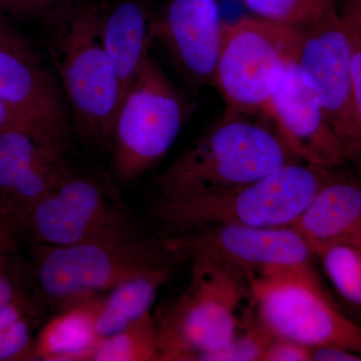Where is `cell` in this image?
<instances>
[{
  "instance_id": "obj_1",
  "label": "cell",
  "mask_w": 361,
  "mask_h": 361,
  "mask_svg": "<svg viewBox=\"0 0 361 361\" xmlns=\"http://www.w3.org/2000/svg\"><path fill=\"white\" fill-rule=\"evenodd\" d=\"M297 161L264 113L224 114L157 178L159 198L231 191Z\"/></svg>"
},
{
  "instance_id": "obj_2",
  "label": "cell",
  "mask_w": 361,
  "mask_h": 361,
  "mask_svg": "<svg viewBox=\"0 0 361 361\" xmlns=\"http://www.w3.org/2000/svg\"><path fill=\"white\" fill-rule=\"evenodd\" d=\"M33 275L45 300L59 308L101 295L123 282L172 274L182 259L144 235L68 246L33 244Z\"/></svg>"
},
{
  "instance_id": "obj_3",
  "label": "cell",
  "mask_w": 361,
  "mask_h": 361,
  "mask_svg": "<svg viewBox=\"0 0 361 361\" xmlns=\"http://www.w3.org/2000/svg\"><path fill=\"white\" fill-rule=\"evenodd\" d=\"M329 170L297 161L231 191L158 198L152 212L172 234L216 224L293 227Z\"/></svg>"
},
{
  "instance_id": "obj_4",
  "label": "cell",
  "mask_w": 361,
  "mask_h": 361,
  "mask_svg": "<svg viewBox=\"0 0 361 361\" xmlns=\"http://www.w3.org/2000/svg\"><path fill=\"white\" fill-rule=\"evenodd\" d=\"M102 9L75 0L54 51L73 127L82 141L111 152L123 92L99 33Z\"/></svg>"
},
{
  "instance_id": "obj_5",
  "label": "cell",
  "mask_w": 361,
  "mask_h": 361,
  "mask_svg": "<svg viewBox=\"0 0 361 361\" xmlns=\"http://www.w3.org/2000/svg\"><path fill=\"white\" fill-rule=\"evenodd\" d=\"M189 284L155 317L160 361H205L236 334L248 300V278L212 261L192 259Z\"/></svg>"
},
{
  "instance_id": "obj_6",
  "label": "cell",
  "mask_w": 361,
  "mask_h": 361,
  "mask_svg": "<svg viewBox=\"0 0 361 361\" xmlns=\"http://www.w3.org/2000/svg\"><path fill=\"white\" fill-rule=\"evenodd\" d=\"M33 244L68 246L142 234L108 180L71 168L14 222Z\"/></svg>"
},
{
  "instance_id": "obj_7",
  "label": "cell",
  "mask_w": 361,
  "mask_h": 361,
  "mask_svg": "<svg viewBox=\"0 0 361 361\" xmlns=\"http://www.w3.org/2000/svg\"><path fill=\"white\" fill-rule=\"evenodd\" d=\"M303 30L259 18L224 25L213 84L227 115L263 113L295 65Z\"/></svg>"
},
{
  "instance_id": "obj_8",
  "label": "cell",
  "mask_w": 361,
  "mask_h": 361,
  "mask_svg": "<svg viewBox=\"0 0 361 361\" xmlns=\"http://www.w3.org/2000/svg\"><path fill=\"white\" fill-rule=\"evenodd\" d=\"M248 300L275 337L310 348L342 346L361 355V326L336 310L312 266L251 278Z\"/></svg>"
},
{
  "instance_id": "obj_9",
  "label": "cell",
  "mask_w": 361,
  "mask_h": 361,
  "mask_svg": "<svg viewBox=\"0 0 361 361\" xmlns=\"http://www.w3.org/2000/svg\"><path fill=\"white\" fill-rule=\"evenodd\" d=\"M184 120L182 99L151 58L126 92L111 135L116 178L132 183L151 170L177 140Z\"/></svg>"
},
{
  "instance_id": "obj_10",
  "label": "cell",
  "mask_w": 361,
  "mask_h": 361,
  "mask_svg": "<svg viewBox=\"0 0 361 361\" xmlns=\"http://www.w3.org/2000/svg\"><path fill=\"white\" fill-rule=\"evenodd\" d=\"M165 245L182 260L212 261L248 278L311 266L314 252L293 227L202 226L172 234Z\"/></svg>"
},
{
  "instance_id": "obj_11",
  "label": "cell",
  "mask_w": 361,
  "mask_h": 361,
  "mask_svg": "<svg viewBox=\"0 0 361 361\" xmlns=\"http://www.w3.org/2000/svg\"><path fill=\"white\" fill-rule=\"evenodd\" d=\"M353 42L336 11L303 30L296 61L299 77L317 97L346 161L357 170L360 137L353 78Z\"/></svg>"
},
{
  "instance_id": "obj_12",
  "label": "cell",
  "mask_w": 361,
  "mask_h": 361,
  "mask_svg": "<svg viewBox=\"0 0 361 361\" xmlns=\"http://www.w3.org/2000/svg\"><path fill=\"white\" fill-rule=\"evenodd\" d=\"M71 130L27 120L0 130V211L11 222L73 168Z\"/></svg>"
},
{
  "instance_id": "obj_13",
  "label": "cell",
  "mask_w": 361,
  "mask_h": 361,
  "mask_svg": "<svg viewBox=\"0 0 361 361\" xmlns=\"http://www.w3.org/2000/svg\"><path fill=\"white\" fill-rule=\"evenodd\" d=\"M224 23L216 0H167L156 16V39L191 84H211L222 47Z\"/></svg>"
},
{
  "instance_id": "obj_14",
  "label": "cell",
  "mask_w": 361,
  "mask_h": 361,
  "mask_svg": "<svg viewBox=\"0 0 361 361\" xmlns=\"http://www.w3.org/2000/svg\"><path fill=\"white\" fill-rule=\"evenodd\" d=\"M263 113L274 123L299 160L322 169H338L348 164L322 104L303 84L296 63L287 73Z\"/></svg>"
},
{
  "instance_id": "obj_15",
  "label": "cell",
  "mask_w": 361,
  "mask_h": 361,
  "mask_svg": "<svg viewBox=\"0 0 361 361\" xmlns=\"http://www.w3.org/2000/svg\"><path fill=\"white\" fill-rule=\"evenodd\" d=\"M0 101L30 122L71 125L63 89L32 51L0 45Z\"/></svg>"
},
{
  "instance_id": "obj_16",
  "label": "cell",
  "mask_w": 361,
  "mask_h": 361,
  "mask_svg": "<svg viewBox=\"0 0 361 361\" xmlns=\"http://www.w3.org/2000/svg\"><path fill=\"white\" fill-rule=\"evenodd\" d=\"M294 229L314 254L323 247L361 234V175L331 169Z\"/></svg>"
},
{
  "instance_id": "obj_17",
  "label": "cell",
  "mask_w": 361,
  "mask_h": 361,
  "mask_svg": "<svg viewBox=\"0 0 361 361\" xmlns=\"http://www.w3.org/2000/svg\"><path fill=\"white\" fill-rule=\"evenodd\" d=\"M156 16L139 0H122L106 11L102 9V42L122 85L123 96L149 59L156 39Z\"/></svg>"
},
{
  "instance_id": "obj_18",
  "label": "cell",
  "mask_w": 361,
  "mask_h": 361,
  "mask_svg": "<svg viewBox=\"0 0 361 361\" xmlns=\"http://www.w3.org/2000/svg\"><path fill=\"white\" fill-rule=\"evenodd\" d=\"M99 297H90L59 308L58 314L37 332L33 360H90L99 341L96 317Z\"/></svg>"
},
{
  "instance_id": "obj_19",
  "label": "cell",
  "mask_w": 361,
  "mask_h": 361,
  "mask_svg": "<svg viewBox=\"0 0 361 361\" xmlns=\"http://www.w3.org/2000/svg\"><path fill=\"white\" fill-rule=\"evenodd\" d=\"M170 277L171 274L163 273L135 278L114 287L106 295H101L96 317L99 341L152 313L159 290Z\"/></svg>"
},
{
  "instance_id": "obj_20",
  "label": "cell",
  "mask_w": 361,
  "mask_h": 361,
  "mask_svg": "<svg viewBox=\"0 0 361 361\" xmlns=\"http://www.w3.org/2000/svg\"><path fill=\"white\" fill-rule=\"evenodd\" d=\"M40 310L23 291L0 310V361L32 360Z\"/></svg>"
},
{
  "instance_id": "obj_21",
  "label": "cell",
  "mask_w": 361,
  "mask_h": 361,
  "mask_svg": "<svg viewBox=\"0 0 361 361\" xmlns=\"http://www.w3.org/2000/svg\"><path fill=\"white\" fill-rule=\"evenodd\" d=\"M90 360L160 361L153 313L97 341Z\"/></svg>"
},
{
  "instance_id": "obj_22",
  "label": "cell",
  "mask_w": 361,
  "mask_h": 361,
  "mask_svg": "<svg viewBox=\"0 0 361 361\" xmlns=\"http://www.w3.org/2000/svg\"><path fill=\"white\" fill-rule=\"evenodd\" d=\"M316 257L343 298L361 308V249L350 243H334L316 251Z\"/></svg>"
},
{
  "instance_id": "obj_23",
  "label": "cell",
  "mask_w": 361,
  "mask_h": 361,
  "mask_svg": "<svg viewBox=\"0 0 361 361\" xmlns=\"http://www.w3.org/2000/svg\"><path fill=\"white\" fill-rule=\"evenodd\" d=\"M259 18L294 27H308L337 11V0H243Z\"/></svg>"
},
{
  "instance_id": "obj_24",
  "label": "cell",
  "mask_w": 361,
  "mask_h": 361,
  "mask_svg": "<svg viewBox=\"0 0 361 361\" xmlns=\"http://www.w3.org/2000/svg\"><path fill=\"white\" fill-rule=\"evenodd\" d=\"M274 338L249 305L240 314L238 329L231 341L207 356L205 361H262L266 349Z\"/></svg>"
},
{
  "instance_id": "obj_25",
  "label": "cell",
  "mask_w": 361,
  "mask_h": 361,
  "mask_svg": "<svg viewBox=\"0 0 361 361\" xmlns=\"http://www.w3.org/2000/svg\"><path fill=\"white\" fill-rule=\"evenodd\" d=\"M75 0H0V13L63 23Z\"/></svg>"
},
{
  "instance_id": "obj_26",
  "label": "cell",
  "mask_w": 361,
  "mask_h": 361,
  "mask_svg": "<svg viewBox=\"0 0 361 361\" xmlns=\"http://www.w3.org/2000/svg\"><path fill=\"white\" fill-rule=\"evenodd\" d=\"M16 231V226L0 213V310L20 290L16 283L13 267Z\"/></svg>"
},
{
  "instance_id": "obj_27",
  "label": "cell",
  "mask_w": 361,
  "mask_h": 361,
  "mask_svg": "<svg viewBox=\"0 0 361 361\" xmlns=\"http://www.w3.org/2000/svg\"><path fill=\"white\" fill-rule=\"evenodd\" d=\"M312 348L284 338L275 337L266 349L262 361H311Z\"/></svg>"
},
{
  "instance_id": "obj_28",
  "label": "cell",
  "mask_w": 361,
  "mask_h": 361,
  "mask_svg": "<svg viewBox=\"0 0 361 361\" xmlns=\"http://www.w3.org/2000/svg\"><path fill=\"white\" fill-rule=\"evenodd\" d=\"M351 39H353V90H355L356 115H357L358 129H360V161L357 172L358 174L361 175V42L353 37H351Z\"/></svg>"
},
{
  "instance_id": "obj_29",
  "label": "cell",
  "mask_w": 361,
  "mask_h": 361,
  "mask_svg": "<svg viewBox=\"0 0 361 361\" xmlns=\"http://www.w3.org/2000/svg\"><path fill=\"white\" fill-rule=\"evenodd\" d=\"M313 361H361V355L338 345H320L312 348Z\"/></svg>"
},
{
  "instance_id": "obj_30",
  "label": "cell",
  "mask_w": 361,
  "mask_h": 361,
  "mask_svg": "<svg viewBox=\"0 0 361 361\" xmlns=\"http://www.w3.org/2000/svg\"><path fill=\"white\" fill-rule=\"evenodd\" d=\"M341 16L350 35L361 37V0H346Z\"/></svg>"
},
{
  "instance_id": "obj_31",
  "label": "cell",
  "mask_w": 361,
  "mask_h": 361,
  "mask_svg": "<svg viewBox=\"0 0 361 361\" xmlns=\"http://www.w3.org/2000/svg\"><path fill=\"white\" fill-rule=\"evenodd\" d=\"M0 45L13 47L20 51H32L30 44L20 33L16 32L11 26L7 25L4 20H0Z\"/></svg>"
},
{
  "instance_id": "obj_32",
  "label": "cell",
  "mask_w": 361,
  "mask_h": 361,
  "mask_svg": "<svg viewBox=\"0 0 361 361\" xmlns=\"http://www.w3.org/2000/svg\"><path fill=\"white\" fill-rule=\"evenodd\" d=\"M25 120L21 118L20 116L16 115L14 111H11L6 104L0 101V130L6 129L8 126L18 122V121Z\"/></svg>"
},
{
  "instance_id": "obj_33",
  "label": "cell",
  "mask_w": 361,
  "mask_h": 361,
  "mask_svg": "<svg viewBox=\"0 0 361 361\" xmlns=\"http://www.w3.org/2000/svg\"><path fill=\"white\" fill-rule=\"evenodd\" d=\"M343 243L353 244V245L360 247V248L361 249V234L358 235V236L355 237V238L351 239L350 241L343 242Z\"/></svg>"
},
{
  "instance_id": "obj_34",
  "label": "cell",
  "mask_w": 361,
  "mask_h": 361,
  "mask_svg": "<svg viewBox=\"0 0 361 361\" xmlns=\"http://www.w3.org/2000/svg\"><path fill=\"white\" fill-rule=\"evenodd\" d=\"M351 37H353V35H351ZM355 37V39L360 40V42H361V37Z\"/></svg>"
},
{
  "instance_id": "obj_35",
  "label": "cell",
  "mask_w": 361,
  "mask_h": 361,
  "mask_svg": "<svg viewBox=\"0 0 361 361\" xmlns=\"http://www.w3.org/2000/svg\"><path fill=\"white\" fill-rule=\"evenodd\" d=\"M0 213H1V211H0ZM2 214V213H1Z\"/></svg>"
}]
</instances>
